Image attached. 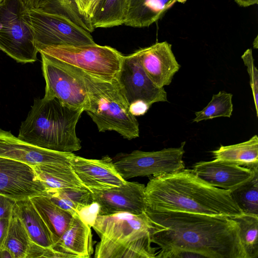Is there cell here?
I'll use <instances>...</instances> for the list:
<instances>
[{
  "label": "cell",
  "mask_w": 258,
  "mask_h": 258,
  "mask_svg": "<svg viewBox=\"0 0 258 258\" xmlns=\"http://www.w3.org/2000/svg\"><path fill=\"white\" fill-rule=\"evenodd\" d=\"M146 214L152 226V243L161 249L156 257L165 258L177 250L195 252L207 258H246L232 219L183 212Z\"/></svg>",
  "instance_id": "6da1fadb"
},
{
  "label": "cell",
  "mask_w": 258,
  "mask_h": 258,
  "mask_svg": "<svg viewBox=\"0 0 258 258\" xmlns=\"http://www.w3.org/2000/svg\"><path fill=\"white\" fill-rule=\"evenodd\" d=\"M148 210L183 212L233 218L243 213L231 191L215 187L192 169L153 176L145 189Z\"/></svg>",
  "instance_id": "7a4b0ae2"
},
{
  "label": "cell",
  "mask_w": 258,
  "mask_h": 258,
  "mask_svg": "<svg viewBox=\"0 0 258 258\" xmlns=\"http://www.w3.org/2000/svg\"><path fill=\"white\" fill-rule=\"evenodd\" d=\"M67 106L56 98H36L18 138L42 148L72 153L81 148L77 123L84 112Z\"/></svg>",
  "instance_id": "3957f363"
},
{
  "label": "cell",
  "mask_w": 258,
  "mask_h": 258,
  "mask_svg": "<svg viewBox=\"0 0 258 258\" xmlns=\"http://www.w3.org/2000/svg\"><path fill=\"white\" fill-rule=\"evenodd\" d=\"M92 227L100 239L94 257H156L158 248L151 246L152 226L146 213L97 215Z\"/></svg>",
  "instance_id": "277c9868"
},
{
  "label": "cell",
  "mask_w": 258,
  "mask_h": 258,
  "mask_svg": "<svg viewBox=\"0 0 258 258\" xmlns=\"http://www.w3.org/2000/svg\"><path fill=\"white\" fill-rule=\"evenodd\" d=\"M76 68L86 87L87 101L84 111L96 124L99 132L115 131L129 140L138 138V121L130 111L129 105L115 79L104 81Z\"/></svg>",
  "instance_id": "5b68a950"
},
{
  "label": "cell",
  "mask_w": 258,
  "mask_h": 258,
  "mask_svg": "<svg viewBox=\"0 0 258 258\" xmlns=\"http://www.w3.org/2000/svg\"><path fill=\"white\" fill-rule=\"evenodd\" d=\"M28 10L22 0H3L0 4V49L23 63L35 61L39 52Z\"/></svg>",
  "instance_id": "8992f818"
},
{
  "label": "cell",
  "mask_w": 258,
  "mask_h": 258,
  "mask_svg": "<svg viewBox=\"0 0 258 258\" xmlns=\"http://www.w3.org/2000/svg\"><path fill=\"white\" fill-rule=\"evenodd\" d=\"M39 52H43L109 82L115 79L124 56L113 47L96 43L50 46L43 48Z\"/></svg>",
  "instance_id": "52a82bcc"
},
{
  "label": "cell",
  "mask_w": 258,
  "mask_h": 258,
  "mask_svg": "<svg viewBox=\"0 0 258 258\" xmlns=\"http://www.w3.org/2000/svg\"><path fill=\"white\" fill-rule=\"evenodd\" d=\"M28 16L38 52L50 46L96 43L90 32L63 15L37 8L29 9Z\"/></svg>",
  "instance_id": "ba28073f"
},
{
  "label": "cell",
  "mask_w": 258,
  "mask_h": 258,
  "mask_svg": "<svg viewBox=\"0 0 258 258\" xmlns=\"http://www.w3.org/2000/svg\"><path fill=\"white\" fill-rule=\"evenodd\" d=\"M40 53L46 83L44 97L56 98L67 106L84 111L87 101V90L84 78L77 69Z\"/></svg>",
  "instance_id": "9c48e42d"
},
{
  "label": "cell",
  "mask_w": 258,
  "mask_h": 258,
  "mask_svg": "<svg viewBox=\"0 0 258 258\" xmlns=\"http://www.w3.org/2000/svg\"><path fill=\"white\" fill-rule=\"evenodd\" d=\"M186 142L176 148L145 152L135 150L113 162V165L125 180L138 176L171 173L185 168L183 161Z\"/></svg>",
  "instance_id": "30bf717a"
},
{
  "label": "cell",
  "mask_w": 258,
  "mask_h": 258,
  "mask_svg": "<svg viewBox=\"0 0 258 258\" xmlns=\"http://www.w3.org/2000/svg\"><path fill=\"white\" fill-rule=\"evenodd\" d=\"M115 80L129 105L138 101L150 106L168 101L164 88L157 87L149 79L135 52L123 56Z\"/></svg>",
  "instance_id": "8fae6325"
},
{
  "label": "cell",
  "mask_w": 258,
  "mask_h": 258,
  "mask_svg": "<svg viewBox=\"0 0 258 258\" xmlns=\"http://www.w3.org/2000/svg\"><path fill=\"white\" fill-rule=\"evenodd\" d=\"M45 192V187L32 166L0 157V195L19 201Z\"/></svg>",
  "instance_id": "7c38bea8"
},
{
  "label": "cell",
  "mask_w": 258,
  "mask_h": 258,
  "mask_svg": "<svg viewBox=\"0 0 258 258\" xmlns=\"http://www.w3.org/2000/svg\"><path fill=\"white\" fill-rule=\"evenodd\" d=\"M145 189L143 184L126 181L119 186L90 190L94 202L98 205V215H109L120 212L140 215L145 213L147 209Z\"/></svg>",
  "instance_id": "4fadbf2b"
},
{
  "label": "cell",
  "mask_w": 258,
  "mask_h": 258,
  "mask_svg": "<svg viewBox=\"0 0 258 258\" xmlns=\"http://www.w3.org/2000/svg\"><path fill=\"white\" fill-rule=\"evenodd\" d=\"M73 153L50 150L30 144L0 128V157L32 167L41 164H70Z\"/></svg>",
  "instance_id": "5bb4252c"
},
{
  "label": "cell",
  "mask_w": 258,
  "mask_h": 258,
  "mask_svg": "<svg viewBox=\"0 0 258 258\" xmlns=\"http://www.w3.org/2000/svg\"><path fill=\"white\" fill-rule=\"evenodd\" d=\"M134 52L146 75L159 88L169 85L181 67L167 41L157 42Z\"/></svg>",
  "instance_id": "9a60e30c"
},
{
  "label": "cell",
  "mask_w": 258,
  "mask_h": 258,
  "mask_svg": "<svg viewBox=\"0 0 258 258\" xmlns=\"http://www.w3.org/2000/svg\"><path fill=\"white\" fill-rule=\"evenodd\" d=\"M70 163L81 182L91 190H104L126 182L113 163L107 159H90L74 155Z\"/></svg>",
  "instance_id": "2e32d148"
},
{
  "label": "cell",
  "mask_w": 258,
  "mask_h": 258,
  "mask_svg": "<svg viewBox=\"0 0 258 258\" xmlns=\"http://www.w3.org/2000/svg\"><path fill=\"white\" fill-rule=\"evenodd\" d=\"M192 168L197 175L208 183L230 191L250 179L258 171L216 159L197 162Z\"/></svg>",
  "instance_id": "e0dca14e"
},
{
  "label": "cell",
  "mask_w": 258,
  "mask_h": 258,
  "mask_svg": "<svg viewBox=\"0 0 258 258\" xmlns=\"http://www.w3.org/2000/svg\"><path fill=\"white\" fill-rule=\"evenodd\" d=\"M91 227L76 213L52 248L65 258L90 257L94 251Z\"/></svg>",
  "instance_id": "ac0fdd59"
},
{
  "label": "cell",
  "mask_w": 258,
  "mask_h": 258,
  "mask_svg": "<svg viewBox=\"0 0 258 258\" xmlns=\"http://www.w3.org/2000/svg\"><path fill=\"white\" fill-rule=\"evenodd\" d=\"M186 0H128L124 24L134 28L149 27L161 19L176 3Z\"/></svg>",
  "instance_id": "d6986e66"
},
{
  "label": "cell",
  "mask_w": 258,
  "mask_h": 258,
  "mask_svg": "<svg viewBox=\"0 0 258 258\" xmlns=\"http://www.w3.org/2000/svg\"><path fill=\"white\" fill-rule=\"evenodd\" d=\"M13 212L23 223L32 242L45 247H53L51 234L30 198L16 201Z\"/></svg>",
  "instance_id": "ffe728a7"
},
{
  "label": "cell",
  "mask_w": 258,
  "mask_h": 258,
  "mask_svg": "<svg viewBox=\"0 0 258 258\" xmlns=\"http://www.w3.org/2000/svg\"><path fill=\"white\" fill-rule=\"evenodd\" d=\"M211 153L215 159L252 170H258V137L256 135L242 143L221 145Z\"/></svg>",
  "instance_id": "44dd1931"
},
{
  "label": "cell",
  "mask_w": 258,
  "mask_h": 258,
  "mask_svg": "<svg viewBox=\"0 0 258 258\" xmlns=\"http://www.w3.org/2000/svg\"><path fill=\"white\" fill-rule=\"evenodd\" d=\"M46 190L85 186L70 164H41L32 167Z\"/></svg>",
  "instance_id": "7402d4cb"
},
{
  "label": "cell",
  "mask_w": 258,
  "mask_h": 258,
  "mask_svg": "<svg viewBox=\"0 0 258 258\" xmlns=\"http://www.w3.org/2000/svg\"><path fill=\"white\" fill-rule=\"evenodd\" d=\"M30 199L49 229L54 244L68 227L73 215L55 205L45 195Z\"/></svg>",
  "instance_id": "603a6c76"
},
{
  "label": "cell",
  "mask_w": 258,
  "mask_h": 258,
  "mask_svg": "<svg viewBox=\"0 0 258 258\" xmlns=\"http://www.w3.org/2000/svg\"><path fill=\"white\" fill-rule=\"evenodd\" d=\"M128 0H100L91 20L94 29L124 24Z\"/></svg>",
  "instance_id": "cb8c5ba5"
},
{
  "label": "cell",
  "mask_w": 258,
  "mask_h": 258,
  "mask_svg": "<svg viewBox=\"0 0 258 258\" xmlns=\"http://www.w3.org/2000/svg\"><path fill=\"white\" fill-rule=\"evenodd\" d=\"M31 239L23 223L13 212L4 247L14 258H26Z\"/></svg>",
  "instance_id": "d4e9b609"
},
{
  "label": "cell",
  "mask_w": 258,
  "mask_h": 258,
  "mask_svg": "<svg viewBox=\"0 0 258 258\" xmlns=\"http://www.w3.org/2000/svg\"><path fill=\"white\" fill-rule=\"evenodd\" d=\"M232 219L238 224L239 235L246 258H257L258 215L242 213Z\"/></svg>",
  "instance_id": "484cf974"
},
{
  "label": "cell",
  "mask_w": 258,
  "mask_h": 258,
  "mask_svg": "<svg viewBox=\"0 0 258 258\" xmlns=\"http://www.w3.org/2000/svg\"><path fill=\"white\" fill-rule=\"evenodd\" d=\"M231 195L243 213L258 215V171L250 179L231 190Z\"/></svg>",
  "instance_id": "4316f807"
},
{
  "label": "cell",
  "mask_w": 258,
  "mask_h": 258,
  "mask_svg": "<svg viewBox=\"0 0 258 258\" xmlns=\"http://www.w3.org/2000/svg\"><path fill=\"white\" fill-rule=\"evenodd\" d=\"M232 94L220 91L214 94L211 101L202 110L195 112L192 121L199 122L219 117H230L233 109Z\"/></svg>",
  "instance_id": "83f0119b"
},
{
  "label": "cell",
  "mask_w": 258,
  "mask_h": 258,
  "mask_svg": "<svg viewBox=\"0 0 258 258\" xmlns=\"http://www.w3.org/2000/svg\"><path fill=\"white\" fill-rule=\"evenodd\" d=\"M41 9L63 15L90 33L88 27L79 14L74 0H48Z\"/></svg>",
  "instance_id": "f1b7e54d"
},
{
  "label": "cell",
  "mask_w": 258,
  "mask_h": 258,
  "mask_svg": "<svg viewBox=\"0 0 258 258\" xmlns=\"http://www.w3.org/2000/svg\"><path fill=\"white\" fill-rule=\"evenodd\" d=\"M46 190L51 191L72 202L77 207L78 213L94 203L92 191L85 186Z\"/></svg>",
  "instance_id": "f546056e"
},
{
  "label": "cell",
  "mask_w": 258,
  "mask_h": 258,
  "mask_svg": "<svg viewBox=\"0 0 258 258\" xmlns=\"http://www.w3.org/2000/svg\"><path fill=\"white\" fill-rule=\"evenodd\" d=\"M241 58L247 68L250 80L256 116H258V70L254 64L252 49H247L242 55Z\"/></svg>",
  "instance_id": "4dcf8cb0"
},
{
  "label": "cell",
  "mask_w": 258,
  "mask_h": 258,
  "mask_svg": "<svg viewBox=\"0 0 258 258\" xmlns=\"http://www.w3.org/2000/svg\"><path fill=\"white\" fill-rule=\"evenodd\" d=\"M79 13L90 32L95 30L91 24V20L100 0H74Z\"/></svg>",
  "instance_id": "1f68e13d"
},
{
  "label": "cell",
  "mask_w": 258,
  "mask_h": 258,
  "mask_svg": "<svg viewBox=\"0 0 258 258\" xmlns=\"http://www.w3.org/2000/svg\"><path fill=\"white\" fill-rule=\"evenodd\" d=\"M65 258L61 253L55 250L52 247H45L39 245L31 241L26 258Z\"/></svg>",
  "instance_id": "d6a6232c"
},
{
  "label": "cell",
  "mask_w": 258,
  "mask_h": 258,
  "mask_svg": "<svg viewBox=\"0 0 258 258\" xmlns=\"http://www.w3.org/2000/svg\"><path fill=\"white\" fill-rule=\"evenodd\" d=\"M16 201L0 195V219L10 218Z\"/></svg>",
  "instance_id": "836d02e7"
},
{
  "label": "cell",
  "mask_w": 258,
  "mask_h": 258,
  "mask_svg": "<svg viewBox=\"0 0 258 258\" xmlns=\"http://www.w3.org/2000/svg\"><path fill=\"white\" fill-rule=\"evenodd\" d=\"M150 107L148 104L143 101H138L130 105L129 109L131 113L136 116L144 115Z\"/></svg>",
  "instance_id": "e575fe53"
},
{
  "label": "cell",
  "mask_w": 258,
  "mask_h": 258,
  "mask_svg": "<svg viewBox=\"0 0 258 258\" xmlns=\"http://www.w3.org/2000/svg\"><path fill=\"white\" fill-rule=\"evenodd\" d=\"M10 218L0 219V250L4 247Z\"/></svg>",
  "instance_id": "d590c367"
},
{
  "label": "cell",
  "mask_w": 258,
  "mask_h": 258,
  "mask_svg": "<svg viewBox=\"0 0 258 258\" xmlns=\"http://www.w3.org/2000/svg\"><path fill=\"white\" fill-rule=\"evenodd\" d=\"M28 9L42 8L48 0H22Z\"/></svg>",
  "instance_id": "8d00e7d4"
},
{
  "label": "cell",
  "mask_w": 258,
  "mask_h": 258,
  "mask_svg": "<svg viewBox=\"0 0 258 258\" xmlns=\"http://www.w3.org/2000/svg\"><path fill=\"white\" fill-rule=\"evenodd\" d=\"M239 6L247 7L257 4L258 0H234Z\"/></svg>",
  "instance_id": "74e56055"
},
{
  "label": "cell",
  "mask_w": 258,
  "mask_h": 258,
  "mask_svg": "<svg viewBox=\"0 0 258 258\" xmlns=\"http://www.w3.org/2000/svg\"><path fill=\"white\" fill-rule=\"evenodd\" d=\"M0 258H14L11 252L5 247L0 250Z\"/></svg>",
  "instance_id": "f35d334b"
},
{
  "label": "cell",
  "mask_w": 258,
  "mask_h": 258,
  "mask_svg": "<svg viewBox=\"0 0 258 258\" xmlns=\"http://www.w3.org/2000/svg\"><path fill=\"white\" fill-rule=\"evenodd\" d=\"M3 0H0V4L2 2Z\"/></svg>",
  "instance_id": "ab89813d"
}]
</instances>
